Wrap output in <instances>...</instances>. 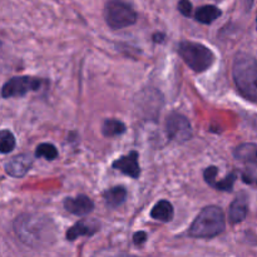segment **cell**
<instances>
[{
    "mask_svg": "<svg viewBox=\"0 0 257 257\" xmlns=\"http://www.w3.org/2000/svg\"><path fill=\"white\" fill-rule=\"evenodd\" d=\"M14 231L24 245L32 248H45L54 245L58 228L54 221L40 213H23L14 221Z\"/></svg>",
    "mask_w": 257,
    "mask_h": 257,
    "instance_id": "cell-1",
    "label": "cell"
},
{
    "mask_svg": "<svg viewBox=\"0 0 257 257\" xmlns=\"http://www.w3.org/2000/svg\"><path fill=\"white\" fill-rule=\"evenodd\" d=\"M232 77L238 92L251 102H257V60L250 54L238 53L232 65Z\"/></svg>",
    "mask_w": 257,
    "mask_h": 257,
    "instance_id": "cell-2",
    "label": "cell"
},
{
    "mask_svg": "<svg viewBox=\"0 0 257 257\" xmlns=\"http://www.w3.org/2000/svg\"><path fill=\"white\" fill-rule=\"evenodd\" d=\"M226 220L222 208L218 206H207L202 208L197 217L191 225V237L195 238H213L225 231Z\"/></svg>",
    "mask_w": 257,
    "mask_h": 257,
    "instance_id": "cell-3",
    "label": "cell"
},
{
    "mask_svg": "<svg viewBox=\"0 0 257 257\" xmlns=\"http://www.w3.org/2000/svg\"><path fill=\"white\" fill-rule=\"evenodd\" d=\"M178 53L183 62L197 73L210 69L216 60L215 53L210 48L190 40H183L178 44Z\"/></svg>",
    "mask_w": 257,
    "mask_h": 257,
    "instance_id": "cell-4",
    "label": "cell"
},
{
    "mask_svg": "<svg viewBox=\"0 0 257 257\" xmlns=\"http://www.w3.org/2000/svg\"><path fill=\"white\" fill-rule=\"evenodd\" d=\"M137 13L123 0H108L104 8V19L110 29H124L137 22Z\"/></svg>",
    "mask_w": 257,
    "mask_h": 257,
    "instance_id": "cell-5",
    "label": "cell"
},
{
    "mask_svg": "<svg viewBox=\"0 0 257 257\" xmlns=\"http://www.w3.org/2000/svg\"><path fill=\"white\" fill-rule=\"evenodd\" d=\"M162 104V94L158 90L151 89V88L141 92L136 98V107H137L138 113L143 115L145 119H156L160 114Z\"/></svg>",
    "mask_w": 257,
    "mask_h": 257,
    "instance_id": "cell-6",
    "label": "cell"
},
{
    "mask_svg": "<svg viewBox=\"0 0 257 257\" xmlns=\"http://www.w3.org/2000/svg\"><path fill=\"white\" fill-rule=\"evenodd\" d=\"M42 84V80L37 78L28 77H14L8 80L2 88V97L3 98H14V97H23L33 90H38Z\"/></svg>",
    "mask_w": 257,
    "mask_h": 257,
    "instance_id": "cell-7",
    "label": "cell"
},
{
    "mask_svg": "<svg viewBox=\"0 0 257 257\" xmlns=\"http://www.w3.org/2000/svg\"><path fill=\"white\" fill-rule=\"evenodd\" d=\"M166 132L171 141L177 143H185L192 137V127L190 120L180 113H172L167 118Z\"/></svg>",
    "mask_w": 257,
    "mask_h": 257,
    "instance_id": "cell-8",
    "label": "cell"
},
{
    "mask_svg": "<svg viewBox=\"0 0 257 257\" xmlns=\"http://www.w3.org/2000/svg\"><path fill=\"white\" fill-rule=\"evenodd\" d=\"M33 166V158L29 155L15 156L12 160L5 163V172L9 176L15 178H22L29 172V170Z\"/></svg>",
    "mask_w": 257,
    "mask_h": 257,
    "instance_id": "cell-9",
    "label": "cell"
},
{
    "mask_svg": "<svg viewBox=\"0 0 257 257\" xmlns=\"http://www.w3.org/2000/svg\"><path fill=\"white\" fill-rule=\"evenodd\" d=\"M63 205L68 212L75 216H87L94 210V203L85 195H79L74 198L67 197Z\"/></svg>",
    "mask_w": 257,
    "mask_h": 257,
    "instance_id": "cell-10",
    "label": "cell"
},
{
    "mask_svg": "<svg viewBox=\"0 0 257 257\" xmlns=\"http://www.w3.org/2000/svg\"><path fill=\"white\" fill-rule=\"evenodd\" d=\"M138 153L136 151L128 153L127 156H123L119 160L114 161L113 162L112 167L114 170L120 171L124 175L130 176L132 178H138L141 175V168H140V162H138Z\"/></svg>",
    "mask_w": 257,
    "mask_h": 257,
    "instance_id": "cell-11",
    "label": "cell"
},
{
    "mask_svg": "<svg viewBox=\"0 0 257 257\" xmlns=\"http://www.w3.org/2000/svg\"><path fill=\"white\" fill-rule=\"evenodd\" d=\"M99 230V223L95 220H82L78 221L67 231V240L74 241L82 236H93Z\"/></svg>",
    "mask_w": 257,
    "mask_h": 257,
    "instance_id": "cell-12",
    "label": "cell"
},
{
    "mask_svg": "<svg viewBox=\"0 0 257 257\" xmlns=\"http://www.w3.org/2000/svg\"><path fill=\"white\" fill-rule=\"evenodd\" d=\"M248 211V200L245 193H241L231 203L230 211H228V220L232 225L242 222L247 216Z\"/></svg>",
    "mask_w": 257,
    "mask_h": 257,
    "instance_id": "cell-13",
    "label": "cell"
},
{
    "mask_svg": "<svg viewBox=\"0 0 257 257\" xmlns=\"http://www.w3.org/2000/svg\"><path fill=\"white\" fill-rule=\"evenodd\" d=\"M103 198H104V202L108 207L117 208L122 203H124L125 198H127V190L122 186H115V187L105 191Z\"/></svg>",
    "mask_w": 257,
    "mask_h": 257,
    "instance_id": "cell-14",
    "label": "cell"
},
{
    "mask_svg": "<svg viewBox=\"0 0 257 257\" xmlns=\"http://www.w3.org/2000/svg\"><path fill=\"white\" fill-rule=\"evenodd\" d=\"M233 156L236 160L245 165L257 162V143H243V145L238 146L233 151Z\"/></svg>",
    "mask_w": 257,
    "mask_h": 257,
    "instance_id": "cell-15",
    "label": "cell"
},
{
    "mask_svg": "<svg viewBox=\"0 0 257 257\" xmlns=\"http://www.w3.org/2000/svg\"><path fill=\"white\" fill-rule=\"evenodd\" d=\"M173 215H175V210L171 202L162 200L155 205V207L151 211V217L155 220L161 221V222H170L172 221Z\"/></svg>",
    "mask_w": 257,
    "mask_h": 257,
    "instance_id": "cell-16",
    "label": "cell"
},
{
    "mask_svg": "<svg viewBox=\"0 0 257 257\" xmlns=\"http://www.w3.org/2000/svg\"><path fill=\"white\" fill-rule=\"evenodd\" d=\"M221 14H222V12L217 7H215V5H203V7L198 8L195 14V18L201 24L208 25L212 24L216 19H218Z\"/></svg>",
    "mask_w": 257,
    "mask_h": 257,
    "instance_id": "cell-17",
    "label": "cell"
},
{
    "mask_svg": "<svg viewBox=\"0 0 257 257\" xmlns=\"http://www.w3.org/2000/svg\"><path fill=\"white\" fill-rule=\"evenodd\" d=\"M125 132V124L118 119H105L102 125V133L105 137H117Z\"/></svg>",
    "mask_w": 257,
    "mask_h": 257,
    "instance_id": "cell-18",
    "label": "cell"
},
{
    "mask_svg": "<svg viewBox=\"0 0 257 257\" xmlns=\"http://www.w3.org/2000/svg\"><path fill=\"white\" fill-rule=\"evenodd\" d=\"M15 145V137L10 131L3 130L0 131V153H10L14 151Z\"/></svg>",
    "mask_w": 257,
    "mask_h": 257,
    "instance_id": "cell-19",
    "label": "cell"
},
{
    "mask_svg": "<svg viewBox=\"0 0 257 257\" xmlns=\"http://www.w3.org/2000/svg\"><path fill=\"white\" fill-rule=\"evenodd\" d=\"M35 156L38 158H45L48 161H54L58 158V150L52 143H42L35 150Z\"/></svg>",
    "mask_w": 257,
    "mask_h": 257,
    "instance_id": "cell-20",
    "label": "cell"
},
{
    "mask_svg": "<svg viewBox=\"0 0 257 257\" xmlns=\"http://www.w3.org/2000/svg\"><path fill=\"white\" fill-rule=\"evenodd\" d=\"M236 181V173H230V175L226 176L223 180L221 181H216L215 183L212 185L213 188L218 191H225V192H231L233 188V183Z\"/></svg>",
    "mask_w": 257,
    "mask_h": 257,
    "instance_id": "cell-21",
    "label": "cell"
},
{
    "mask_svg": "<svg viewBox=\"0 0 257 257\" xmlns=\"http://www.w3.org/2000/svg\"><path fill=\"white\" fill-rule=\"evenodd\" d=\"M242 180L248 185L257 186V162L247 163L242 173Z\"/></svg>",
    "mask_w": 257,
    "mask_h": 257,
    "instance_id": "cell-22",
    "label": "cell"
},
{
    "mask_svg": "<svg viewBox=\"0 0 257 257\" xmlns=\"http://www.w3.org/2000/svg\"><path fill=\"white\" fill-rule=\"evenodd\" d=\"M218 170L215 166H211V167L206 168L205 172H203V177H205V181L210 186H212V183L216 181V177H217Z\"/></svg>",
    "mask_w": 257,
    "mask_h": 257,
    "instance_id": "cell-23",
    "label": "cell"
},
{
    "mask_svg": "<svg viewBox=\"0 0 257 257\" xmlns=\"http://www.w3.org/2000/svg\"><path fill=\"white\" fill-rule=\"evenodd\" d=\"M178 10L185 17H190L191 13H192V4H191L190 0H180V3H178Z\"/></svg>",
    "mask_w": 257,
    "mask_h": 257,
    "instance_id": "cell-24",
    "label": "cell"
},
{
    "mask_svg": "<svg viewBox=\"0 0 257 257\" xmlns=\"http://www.w3.org/2000/svg\"><path fill=\"white\" fill-rule=\"evenodd\" d=\"M146 241H147V233H146L145 231H138V232H136L135 235H133V242H135L136 245L141 246L143 245Z\"/></svg>",
    "mask_w": 257,
    "mask_h": 257,
    "instance_id": "cell-25",
    "label": "cell"
},
{
    "mask_svg": "<svg viewBox=\"0 0 257 257\" xmlns=\"http://www.w3.org/2000/svg\"><path fill=\"white\" fill-rule=\"evenodd\" d=\"M166 37L163 33H156L155 35H153V42L155 43H163L165 42Z\"/></svg>",
    "mask_w": 257,
    "mask_h": 257,
    "instance_id": "cell-26",
    "label": "cell"
},
{
    "mask_svg": "<svg viewBox=\"0 0 257 257\" xmlns=\"http://www.w3.org/2000/svg\"><path fill=\"white\" fill-rule=\"evenodd\" d=\"M246 2H247V5H248V8H250V7H251V5H252L253 0H246Z\"/></svg>",
    "mask_w": 257,
    "mask_h": 257,
    "instance_id": "cell-27",
    "label": "cell"
},
{
    "mask_svg": "<svg viewBox=\"0 0 257 257\" xmlns=\"http://www.w3.org/2000/svg\"><path fill=\"white\" fill-rule=\"evenodd\" d=\"M0 48H2V42H0Z\"/></svg>",
    "mask_w": 257,
    "mask_h": 257,
    "instance_id": "cell-28",
    "label": "cell"
},
{
    "mask_svg": "<svg viewBox=\"0 0 257 257\" xmlns=\"http://www.w3.org/2000/svg\"><path fill=\"white\" fill-rule=\"evenodd\" d=\"M256 25H257V17H256Z\"/></svg>",
    "mask_w": 257,
    "mask_h": 257,
    "instance_id": "cell-29",
    "label": "cell"
}]
</instances>
